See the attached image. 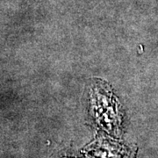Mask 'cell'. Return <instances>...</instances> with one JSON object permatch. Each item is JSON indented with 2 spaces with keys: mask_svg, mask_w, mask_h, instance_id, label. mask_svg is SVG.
I'll return each mask as SVG.
<instances>
[{
  "mask_svg": "<svg viewBox=\"0 0 158 158\" xmlns=\"http://www.w3.org/2000/svg\"><path fill=\"white\" fill-rule=\"evenodd\" d=\"M91 110L98 123L110 132H117L120 125L118 106L111 91L105 86L97 85L91 91Z\"/></svg>",
  "mask_w": 158,
  "mask_h": 158,
  "instance_id": "cell-1",
  "label": "cell"
},
{
  "mask_svg": "<svg viewBox=\"0 0 158 158\" xmlns=\"http://www.w3.org/2000/svg\"><path fill=\"white\" fill-rule=\"evenodd\" d=\"M91 158H127V150L124 148L106 139H100L93 144L89 150Z\"/></svg>",
  "mask_w": 158,
  "mask_h": 158,
  "instance_id": "cell-2",
  "label": "cell"
}]
</instances>
